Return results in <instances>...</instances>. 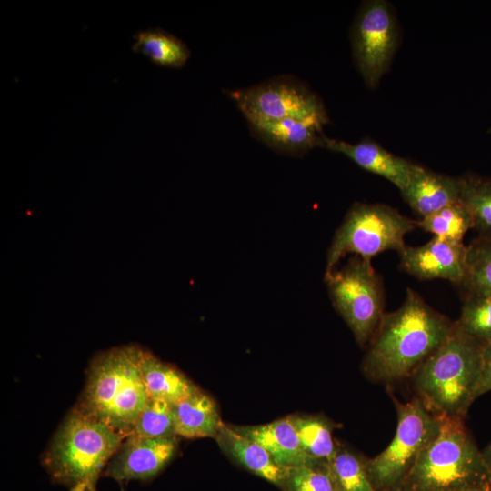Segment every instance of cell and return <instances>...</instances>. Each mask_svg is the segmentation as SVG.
<instances>
[{
    "instance_id": "6da1fadb",
    "label": "cell",
    "mask_w": 491,
    "mask_h": 491,
    "mask_svg": "<svg viewBox=\"0 0 491 491\" xmlns=\"http://www.w3.org/2000/svg\"><path fill=\"white\" fill-rule=\"evenodd\" d=\"M454 322L406 289L402 306L385 313L362 363L372 381L390 383L410 376L449 336Z\"/></svg>"
},
{
    "instance_id": "7a4b0ae2",
    "label": "cell",
    "mask_w": 491,
    "mask_h": 491,
    "mask_svg": "<svg viewBox=\"0 0 491 491\" xmlns=\"http://www.w3.org/2000/svg\"><path fill=\"white\" fill-rule=\"evenodd\" d=\"M141 350L128 345L96 355L75 406L125 436L133 433L150 398L140 369Z\"/></svg>"
},
{
    "instance_id": "3957f363",
    "label": "cell",
    "mask_w": 491,
    "mask_h": 491,
    "mask_svg": "<svg viewBox=\"0 0 491 491\" xmlns=\"http://www.w3.org/2000/svg\"><path fill=\"white\" fill-rule=\"evenodd\" d=\"M482 348L455 321L446 339L412 373L416 397L433 416L465 421L475 401Z\"/></svg>"
},
{
    "instance_id": "277c9868",
    "label": "cell",
    "mask_w": 491,
    "mask_h": 491,
    "mask_svg": "<svg viewBox=\"0 0 491 491\" xmlns=\"http://www.w3.org/2000/svg\"><path fill=\"white\" fill-rule=\"evenodd\" d=\"M74 407L42 456L53 483L69 491H96L100 476L125 438Z\"/></svg>"
},
{
    "instance_id": "5b68a950",
    "label": "cell",
    "mask_w": 491,
    "mask_h": 491,
    "mask_svg": "<svg viewBox=\"0 0 491 491\" xmlns=\"http://www.w3.org/2000/svg\"><path fill=\"white\" fill-rule=\"evenodd\" d=\"M436 438L420 453L400 489L454 491L491 486L481 450L464 421L440 419Z\"/></svg>"
},
{
    "instance_id": "8992f818",
    "label": "cell",
    "mask_w": 491,
    "mask_h": 491,
    "mask_svg": "<svg viewBox=\"0 0 491 491\" xmlns=\"http://www.w3.org/2000/svg\"><path fill=\"white\" fill-rule=\"evenodd\" d=\"M417 227V221L385 204L356 202L336 229L326 254L325 276L348 254L371 260L387 251L398 253L406 246L405 235Z\"/></svg>"
},
{
    "instance_id": "52a82bcc",
    "label": "cell",
    "mask_w": 491,
    "mask_h": 491,
    "mask_svg": "<svg viewBox=\"0 0 491 491\" xmlns=\"http://www.w3.org/2000/svg\"><path fill=\"white\" fill-rule=\"evenodd\" d=\"M391 398L397 414L395 436L387 447L368 459V472L376 491L400 488L420 453L440 430V419L417 397L406 403L393 395Z\"/></svg>"
},
{
    "instance_id": "ba28073f",
    "label": "cell",
    "mask_w": 491,
    "mask_h": 491,
    "mask_svg": "<svg viewBox=\"0 0 491 491\" xmlns=\"http://www.w3.org/2000/svg\"><path fill=\"white\" fill-rule=\"evenodd\" d=\"M332 304L364 347L384 316V289L371 260L351 257L340 269L325 276Z\"/></svg>"
},
{
    "instance_id": "9c48e42d",
    "label": "cell",
    "mask_w": 491,
    "mask_h": 491,
    "mask_svg": "<svg viewBox=\"0 0 491 491\" xmlns=\"http://www.w3.org/2000/svg\"><path fill=\"white\" fill-rule=\"evenodd\" d=\"M227 94L246 121L289 118L324 125L329 122L320 97L293 75H276L248 87L230 90Z\"/></svg>"
},
{
    "instance_id": "30bf717a",
    "label": "cell",
    "mask_w": 491,
    "mask_h": 491,
    "mask_svg": "<svg viewBox=\"0 0 491 491\" xmlns=\"http://www.w3.org/2000/svg\"><path fill=\"white\" fill-rule=\"evenodd\" d=\"M399 25L386 0L363 2L350 30L355 65L366 85L376 88L387 72L399 45Z\"/></svg>"
},
{
    "instance_id": "8fae6325",
    "label": "cell",
    "mask_w": 491,
    "mask_h": 491,
    "mask_svg": "<svg viewBox=\"0 0 491 491\" xmlns=\"http://www.w3.org/2000/svg\"><path fill=\"white\" fill-rule=\"evenodd\" d=\"M177 446V436L149 438L131 434L123 440L102 476L119 484L150 481L173 459Z\"/></svg>"
},
{
    "instance_id": "7c38bea8",
    "label": "cell",
    "mask_w": 491,
    "mask_h": 491,
    "mask_svg": "<svg viewBox=\"0 0 491 491\" xmlns=\"http://www.w3.org/2000/svg\"><path fill=\"white\" fill-rule=\"evenodd\" d=\"M399 266L419 280L446 279L460 285L466 272V246L434 236L419 246H406Z\"/></svg>"
},
{
    "instance_id": "4fadbf2b",
    "label": "cell",
    "mask_w": 491,
    "mask_h": 491,
    "mask_svg": "<svg viewBox=\"0 0 491 491\" xmlns=\"http://www.w3.org/2000/svg\"><path fill=\"white\" fill-rule=\"evenodd\" d=\"M324 148L346 155L361 168L388 180L400 191L420 167V165L390 153L370 139L351 144L326 136Z\"/></svg>"
},
{
    "instance_id": "5bb4252c",
    "label": "cell",
    "mask_w": 491,
    "mask_h": 491,
    "mask_svg": "<svg viewBox=\"0 0 491 491\" xmlns=\"http://www.w3.org/2000/svg\"><path fill=\"white\" fill-rule=\"evenodd\" d=\"M247 124L255 137L281 154L302 155L313 148H324V125L317 122L287 118Z\"/></svg>"
},
{
    "instance_id": "9a60e30c",
    "label": "cell",
    "mask_w": 491,
    "mask_h": 491,
    "mask_svg": "<svg viewBox=\"0 0 491 491\" xmlns=\"http://www.w3.org/2000/svg\"><path fill=\"white\" fill-rule=\"evenodd\" d=\"M462 180L429 170L422 165L401 190L406 203L421 218L460 200Z\"/></svg>"
},
{
    "instance_id": "2e32d148",
    "label": "cell",
    "mask_w": 491,
    "mask_h": 491,
    "mask_svg": "<svg viewBox=\"0 0 491 491\" xmlns=\"http://www.w3.org/2000/svg\"><path fill=\"white\" fill-rule=\"evenodd\" d=\"M235 428L264 446L276 462L285 468L320 463L310 458L303 450L292 416L268 424Z\"/></svg>"
},
{
    "instance_id": "e0dca14e",
    "label": "cell",
    "mask_w": 491,
    "mask_h": 491,
    "mask_svg": "<svg viewBox=\"0 0 491 491\" xmlns=\"http://www.w3.org/2000/svg\"><path fill=\"white\" fill-rule=\"evenodd\" d=\"M215 439L221 449L243 467L282 488L286 468L278 465L268 451L257 442L224 424Z\"/></svg>"
},
{
    "instance_id": "ac0fdd59",
    "label": "cell",
    "mask_w": 491,
    "mask_h": 491,
    "mask_svg": "<svg viewBox=\"0 0 491 491\" xmlns=\"http://www.w3.org/2000/svg\"><path fill=\"white\" fill-rule=\"evenodd\" d=\"M176 436L215 437L224 425L214 399L198 388L174 405Z\"/></svg>"
},
{
    "instance_id": "d6986e66",
    "label": "cell",
    "mask_w": 491,
    "mask_h": 491,
    "mask_svg": "<svg viewBox=\"0 0 491 491\" xmlns=\"http://www.w3.org/2000/svg\"><path fill=\"white\" fill-rule=\"evenodd\" d=\"M139 364L150 398L175 405L197 389L181 371L144 348Z\"/></svg>"
},
{
    "instance_id": "ffe728a7",
    "label": "cell",
    "mask_w": 491,
    "mask_h": 491,
    "mask_svg": "<svg viewBox=\"0 0 491 491\" xmlns=\"http://www.w3.org/2000/svg\"><path fill=\"white\" fill-rule=\"evenodd\" d=\"M132 50L142 54L154 64L168 68L183 67L191 56L188 46L182 39L161 28L137 32L134 35Z\"/></svg>"
},
{
    "instance_id": "44dd1931",
    "label": "cell",
    "mask_w": 491,
    "mask_h": 491,
    "mask_svg": "<svg viewBox=\"0 0 491 491\" xmlns=\"http://www.w3.org/2000/svg\"><path fill=\"white\" fill-rule=\"evenodd\" d=\"M292 417L306 454L315 461L329 464L338 445L333 437V424L319 416Z\"/></svg>"
},
{
    "instance_id": "7402d4cb",
    "label": "cell",
    "mask_w": 491,
    "mask_h": 491,
    "mask_svg": "<svg viewBox=\"0 0 491 491\" xmlns=\"http://www.w3.org/2000/svg\"><path fill=\"white\" fill-rule=\"evenodd\" d=\"M461 180L460 200L471 215L473 229L479 237L491 239V178L466 175Z\"/></svg>"
},
{
    "instance_id": "603a6c76",
    "label": "cell",
    "mask_w": 491,
    "mask_h": 491,
    "mask_svg": "<svg viewBox=\"0 0 491 491\" xmlns=\"http://www.w3.org/2000/svg\"><path fill=\"white\" fill-rule=\"evenodd\" d=\"M338 491H376L368 472V458L337 445L329 462Z\"/></svg>"
},
{
    "instance_id": "cb8c5ba5",
    "label": "cell",
    "mask_w": 491,
    "mask_h": 491,
    "mask_svg": "<svg viewBox=\"0 0 491 491\" xmlns=\"http://www.w3.org/2000/svg\"><path fill=\"white\" fill-rule=\"evenodd\" d=\"M459 286L466 296L491 295V239L478 237L466 246V272Z\"/></svg>"
},
{
    "instance_id": "d4e9b609",
    "label": "cell",
    "mask_w": 491,
    "mask_h": 491,
    "mask_svg": "<svg viewBox=\"0 0 491 491\" xmlns=\"http://www.w3.org/2000/svg\"><path fill=\"white\" fill-rule=\"evenodd\" d=\"M417 227L436 237L463 243L465 235L473 229V222L467 208L459 200L421 218L417 221Z\"/></svg>"
},
{
    "instance_id": "484cf974",
    "label": "cell",
    "mask_w": 491,
    "mask_h": 491,
    "mask_svg": "<svg viewBox=\"0 0 491 491\" xmlns=\"http://www.w3.org/2000/svg\"><path fill=\"white\" fill-rule=\"evenodd\" d=\"M456 323L482 346L491 344V295L466 296Z\"/></svg>"
},
{
    "instance_id": "4316f807",
    "label": "cell",
    "mask_w": 491,
    "mask_h": 491,
    "mask_svg": "<svg viewBox=\"0 0 491 491\" xmlns=\"http://www.w3.org/2000/svg\"><path fill=\"white\" fill-rule=\"evenodd\" d=\"M132 434L149 438L177 436L174 405L164 400L149 398L135 422Z\"/></svg>"
},
{
    "instance_id": "83f0119b",
    "label": "cell",
    "mask_w": 491,
    "mask_h": 491,
    "mask_svg": "<svg viewBox=\"0 0 491 491\" xmlns=\"http://www.w3.org/2000/svg\"><path fill=\"white\" fill-rule=\"evenodd\" d=\"M282 489L284 491H338L327 463L286 468Z\"/></svg>"
},
{
    "instance_id": "f1b7e54d",
    "label": "cell",
    "mask_w": 491,
    "mask_h": 491,
    "mask_svg": "<svg viewBox=\"0 0 491 491\" xmlns=\"http://www.w3.org/2000/svg\"><path fill=\"white\" fill-rule=\"evenodd\" d=\"M491 391V344L482 348V369L475 392V400Z\"/></svg>"
},
{
    "instance_id": "f546056e",
    "label": "cell",
    "mask_w": 491,
    "mask_h": 491,
    "mask_svg": "<svg viewBox=\"0 0 491 491\" xmlns=\"http://www.w3.org/2000/svg\"><path fill=\"white\" fill-rule=\"evenodd\" d=\"M481 454L484 463L491 476V441L483 450H481Z\"/></svg>"
},
{
    "instance_id": "4dcf8cb0",
    "label": "cell",
    "mask_w": 491,
    "mask_h": 491,
    "mask_svg": "<svg viewBox=\"0 0 491 491\" xmlns=\"http://www.w3.org/2000/svg\"><path fill=\"white\" fill-rule=\"evenodd\" d=\"M454 491H491V486L466 487Z\"/></svg>"
},
{
    "instance_id": "1f68e13d",
    "label": "cell",
    "mask_w": 491,
    "mask_h": 491,
    "mask_svg": "<svg viewBox=\"0 0 491 491\" xmlns=\"http://www.w3.org/2000/svg\"><path fill=\"white\" fill-rule=\"evenodd\" d=\"M120 486H121V491H125V489L124 487V484H120Z\"/></svg>"
},
{
    "instance_id": "d6a6232c",
    "label": "cell",
    "mask_w": 491,
    "mask_h": 491,
    "mask_svg": "<svg viewBox=\"0 0 491 491\" xmlns=\"http://www.w3.org/2000/svg\"><path fill=\"white\" fill-rule=\"evenodd\" d=\"M387 491H403V490H401L400 488H398V489H392V490H387Z\"/></svg>"
}]
</instances>
